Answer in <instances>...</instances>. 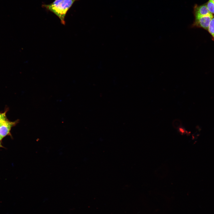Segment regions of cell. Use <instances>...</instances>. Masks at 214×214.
I'll list each match as a JSON object with an SVG mask.
<instances>
[{
  "instance_id": "obj_1",
  "label": "cell",
  "mask_w": 214,
  "mask_h": 214,
  "mask_svg": "<svg viewBox=\"0 0 214 214\" xmlns=\"http://www.w3.org/2000/svg\"><path fill=\"white\" fill-rule=\"evenodd\" d=\"M76 0H55L49 4H43V7L54 13L64 24L65 15L73 3Z\"/></svg>"
},
{
  "instance_id": "obj_2",
  "label": "cell",
  "mask_w": 214,
  "mask_h": 214,
  "mask_svg": "<svg viewBox=\"0 0 214 214\" xmlns=\"http://www.w3.org/2000/svg\"><path fill=\"white\" fill-rule=\"evenodd\" d=\"M213 15H207L195 17L192 26L202 28L208 30L210 22L213 18Z\"/></svg>"
},
{
  "instance_id": "obj_3",
  "label": "cell",
  "mask_w": 214,
  "mask_h": 214,
  "mask_svg": "<svg viewBox=\"0 0 214 214\" xmlns=\"http://www.w3.org/2000/svg\"><path fill=\"white\" fill-rule=\"evenodd\" d=\"M193 13L195 18L213 15L208 10L206 4L200 6L195 5L194 7Z\"/></svg>"
},
{
  "instance_id": "obj_4",
  "label": "cell",
  "mask_w": 214,
  "mask_h": 214,
  "mask_svg": "<svg viewBox=\"0 0 214 214\" xmlns=\"http://www.w3.org/2000/svg\"><path fill=\"white\" fill-rule=\"evenodd\" d=\"M18 121L14 122L8 121L3 122L0 126V135L4 137L9 134L11 128L15 125Z\"/></svg>"
},
{
  "instance_id": "obj_5",
  "label": "cell",
  "mask_w": 214,
  "mask_h": 214,
  "mask_svg": "<svg viewBox=\"0 0 214 214\" xmlns=\"http://www.w3.org/2000/svg\"><path fill=\"white\" fill-rule=\"evenodd\" d=\"M206 5L210 12L214 14V2L212 0H209Z\"/></svg>"
},
{
  "instance_id": "obj_6",
  "label": "cell",
  "mask_w": 214,
  "mask_h": 214,
  "mask_svg": "<svg viewBox=\"0 0 214 214\" xmlns=\"http://www.w3.org/2000/svg\"><path fill=\"white\" fill-rule=\"evenodd\" d=\"M208 31L214 39V17L213 18L210 22Z\"/></svg>"
},
{
  "instance_id": "obj_7",
  "label": "cell",
  "mask_w": 214,
  "mask_h": 214,
  "mask_svg": "<svg viewBox=\"0 0 214 214\" xmlns=\"http://www.w3.org/2000/svg\"><path fill=\"white\" fill-rule=\"evenodd\" d=\"M7 111L0 113V123H3L8 121L6 116Z\"/></svg>"
},
{
  "instance_id": "obj_8",
  "label": "cell",
  "mask_w": 214,
  "mask_h": 214,
  "mask_svg": "<svg viewBox=\"0 0 214 214\" xmlns=\"http://www.w3.org/2000/svg\"><path fill=\"white\" fill-rule=\"evenodd\" d=\"M3 137L0 135V141L1 140Z\"/></svg>"
},
{
  "instance_id": "obj_9",
  "label": "cell",
  "mask_w": 214,
  "mask_h": 214,
  "mask_svg": "<svg viewBox=\"0 0 214 214\" xmlns=\"http://www.w3.org/2000/svg\"><path fill=\"white\" fill-rule=\"evenodd\" d=\"M2 147V145L1 144V142H0V147Z\"/></svg>"
},
{
  "instance_id": "obj_10",
  "label": "cell",
  "mask_w": 214,
  "mask_h": 214,
  "mask_svg": "<svg viewBox=\"0 0 214 214\" xmlns=\"http://www.w3.org/2000/svg\"><path fill=\"white\" fill-rule=\"evenodd\" d=\"M3 123H0V126L2 125Z\"/></svg>"
},
{
  "instance_id": "obj_11",
  "label": "cell",
  "mask_w": 214,
  "mask_h": 214,
  "mask_svg": "<svg viewBox=\"0 0 214 214\" xmlns=\"http://www.w3.org/2000/svg\"><path fill=\"white\" fill-rule=\"evenodd\" d=\"M214 2V0H212Z\"/></svg>"
}]
</instances>
